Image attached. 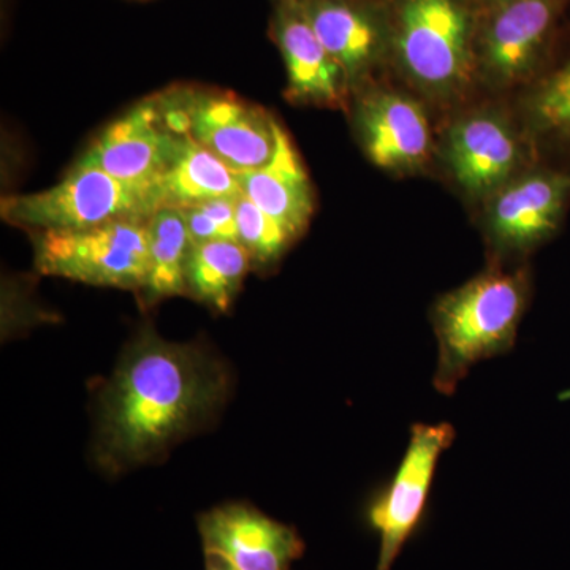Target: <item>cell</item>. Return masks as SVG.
<instances>
[{"mask_svg":"<svg viewBox=\"0 0 570 570\" xmlns=\"http://www.w3.org/2000/svg\"><path fill=\"white\" fill-rule=\"evenodd\" d=\"M148 235L149 269L140 292L142 303L154 305L187 294L186 268L193 242L181 212L168 206L157 209L148 220Z\"/></svg>","mask_w":570,"mask_h":570,"instance_id":"d6986e66","label":"cell"},{"mask_svg":"<svg viewBox=\"0 0 570 570\" xmlns=\"http://www.w3.org/2000/svg\"><path fill=\"white\" fill-rule=\"evenodd\" d=\"M448 157L461 187L483 195L497 189L512 174L519 160V146L501 119L472 116L450 130Z\"/></svg>","mask_w":570,"mask_h":570,"instance_id":"4fadbf2b","label":"cell"},{"mask_svg":"<svg viewBox=\"0 0 570 570\" xmlns=\"http://www.w3.org/2000/svg\"><path fill=\"white\" fill-rule=\"evenodd\" d=\"M178 130L167 122L156 97L142 100L112 121L78 163L160 198V183L174 160Z\"/></svg>","mask_w":570,"mask_h":570,"instance_id":"52a82bcc","label":"cell"},{"mask_svg":"<svg viewBox=\"0 0 570 570\" xmlns=\"http://www.w3.org/2000/svg\"><path fill=\"white\" fill-rule=\"evenodd\" d=\"M33 265L45 276L141 292L149 269L148 223L33 232Z\"/></svg>","mask_w":570,"mask_h":570,"instance_id":"277c9868","label":"cell"},{"mask_svg":"<svg viewBox=\"0 0 570 570\" xmlns=\"http://www.w3.org/2000/svg\"><path fill=\"white\" fill-rule=\"evenodd\" d=\"M528 295L524 273L489 269L438 299L431 321L438 337L433 384L439 393L453 395L472 366L508 354Z\"/></svg>","mask_w":570,"mask_h":570,"instance_id":"7a4b0ae2","label":"cell"},{"mask_svg":"<svg viewBox=\"0 0 570 570\" xmlns=\"http://www.w3.org/2000/svg\"><path fill=\"white\" fill-rule=\"evenodd\" d=\"M273 36L287 69V97L295 102L340 107L348 81L307 21L299 0H284L273 20Z\"/></svg>","mask_w":570,"mask_h":570,"instance_id":"30bf717a","label":"cell"},{"mask_svg":"<svg viewBox=\"0 0 570 570\" xmlns=\"http://www.w3.org/2000/svg\"><path fill=\"white\" fill-rule=\"evenodd\" d=\"M303 11L347 81L365 73L376 58L379 32L366 13L346 0H303Z\"/></svg>","mask_w":570,"mask_h":570,"instance_id":"e0dca14e","label":"cell"},{"mask_svg":"<svg viewBox=\"0 0 570 570\" xmlns=\"http://www.w3.org/2000/svg\"><path fill=\"white\" fill-rule=\"evenodd\" d=\"M236 198L238 197L216 198L190 208L179 209L193 245L216 242V239L238 242Z\"/></svg>","mask_w":570,"mask_h":570,"instance_id":"44dd1931","label":"cell"},{"mask_svg":"<svg viewBox=\"0 0 570 570\" xmlns=\"http://www.w3.org/2000/svg\"><path fill=\"white\" fill-rule=\"evenodd\" d=\"M205 570H236L230 562L214 554H205Z\"/></svg>","mask_w":570,"mask_h":570,"instance_id":"603a6c76","label":"cell"},{"mask_svg":"<svg viewBox=\"0 0 570 570\" xmlns=\"http://www.w3.org/2000/svg\"><path fill=\"white\" fill-rule=\"evenodd\" d=\"M167 122L178 130V145L160 183L163 206L184 209L216 198L238 197L242 194L238 174L198 145L181 124L168 119Z\"/></svg>","mask_w":570,"mask_h":570,"instance_id":"2e32d148","label":"cell"},{"mask_svg":"<svg viewBox=\"0 0 570 570\" xmlns=\"http://www.w3.org/2000/svg\"><path fill=\"white\" fill-rule=\"evenodd\" d=\"M358 126L370 159L385 170H414L431 151L430 124L420 105L393 92L367 97Z\"/></svg>","mask_w":570,"mask_h":570,"instance_id":"8fae6325","label":"cell"},{"mask_svg":"<svg viewBox=\"0 0 570 570\" xmlns=\"http://www.w3.org/2000/svg\"><path fill=\"white\" fill-rule=\"evenodd\" d=\"M236 228L239 245L249 253L253 265L261 268L275 265L296 239L245 194L236 198Z\"/></svg>","mask_w":570,"mask_h":570,"instance_id":"ffe728a7","label":"cell"},{"mask_svg":"<svg viewBox=\"0 0 570 570\" xmlns=\"http://www.w3.org/2000/svg\"><path fill=\"white\" fill-rule=\"evenodd\" d=\"M532 111L543 129L570 137V62L543 82Z\"/></svg>","mask_w":570,"mask_h":570,"instance_id":"7402d4cb","label":"cell"},{"mask_svg":"<svg viewBox=\"0 0 570 570\" xmlns=\"http://www.w3.org/2000/svg\"><path fill=\"white\" fill-rule=\"evenodd\" d=\"M238 179L242 194L298 238L313 216V187L283 127L277 132L276 151L269 163L257 170L238 174Z\"/></svg>","mask_w":570,"mask_h":570,"instance_id":"5bb4252c","label":"cell"},{"mask_svg":"<svg viewBox=\"0 0 570 570\" xmlns=\"http://www.w3.org/2000/svg\"><path fill=\"white\" fill-rule=\"evenodd\" d=\"M568 178L534 175L504 190L490 216V235L502 250H527L557 230L568 195Z\"/></svg>","mask_w":570,"mask_h":570,"instance_id":"7c38bea8","label":"cell"},{"mask_svg":"<svg viewBox=\"0 0 570 570\" xmlns=\"http://www.w3.org/2000/svg\"><path fill=\"white\" fill-rule=\"evenodd\" d=\"M469 22L456 0H406L397 50L404 69L434 91L459 88L468 75Z\"/></svg>","mask_w":570,"mask_h":570,"instance_id":"ba28073f","label":"cell"},{"mask_svg":"<svg viewBox=\"0 0 570 570\" xmlns=\"http://www.w3.org/2000/svg\"><path fill=\"white\" fill-rule=\"evenodd\" d=\"M551 22L549 0H509L487 33V66L501 81L527 73Z\"/></svg>","mask_w":570,"mask_h":570,"instance_id":"9a60e30c","label":"cell"},{"mask_svg":"<svg viewBox=\"0 0 570 570\" xmlns=\"http://www.w3.org/2000/svg\"><path fill=\"white\" fill-rule=\"evenodd\" d=\"M230 387L228 367L208 347L141 326L96 395V466L119 475L156 463L219 415Z\"/></svg>","mask_w":570,"mask_h":570,"instance_id":"6da1fadb","label":"cell"},{"mask_svg":"<svg viewBox=\"0 0 570 570\" xmlns=\"http://www.w3.org/2000/svg\"><path fill=\"white\" fill-rule=\"evenodd\" d=\"M163 208L159 195L77 163L50 189L3 198L7 223L33 232L85 230L112 223H148Z\"/></svg>","mask_w":570,"mask_h":570,"instance_id":"3957f363","label":"cell"},{"mask_svg":"<svg viewBox=\"0 0 570 570\" xmlns=\"http://www.w3.org/2000/svg\"><path fill=\"white\" fill-rule=\"evenodd\" d=\"M455 441L449 423H417L395 475L371 502L367 521L379 535L376 570H392L425 513L442 453Z\"/></svg>","mask_w":570,"mask_h":570,"instance_id":"8992f818","label":"cell"},{"mask_svg":"<svg viewBox=\"0 0 570 570\" xmlns=\"http://www.w3.org/2000/svg\"><path fill=\"white\" fill-rule=\"evenodd\" d=\"M159 99L171 121L181 124L198 145L236 174L264 167L276 151L279 124L246 100L190 88L176 89Z\"/></svg>","mask_w":570,"mask_h":570,"instance_id":"5b68a950","label":"cell"},{"mask_svg":"<svg viewBox=\"0 0 570 570\" xmlns=\"http://www.w3.org/2000/svg\"><path fill=\"white\" fill-rule=\"evenodd\" d=\"M253 266L249 253L238 242L216 239L193 245L186 268L187 294L216 313H225Z\"/></svg>","mask_w":570,"mask_h":570,"instance_id":"ac0fdd59","label":"cell"},{"mask_svg":"<svg viewBox=\"0 0 570 570\" xmlns=\"http://www.w3.org/2000/svg\"><path fill=\"white\" fill-rule=\"evenodd\" d=\"M197 528L204 553L223 558L236 570H294L305 551L295 528L246 502L202 513Z\"/></svg>","mask_w":570,"mask_h":570,"instance_id":"9c48e42d","label":"cell"}]
</instances>
